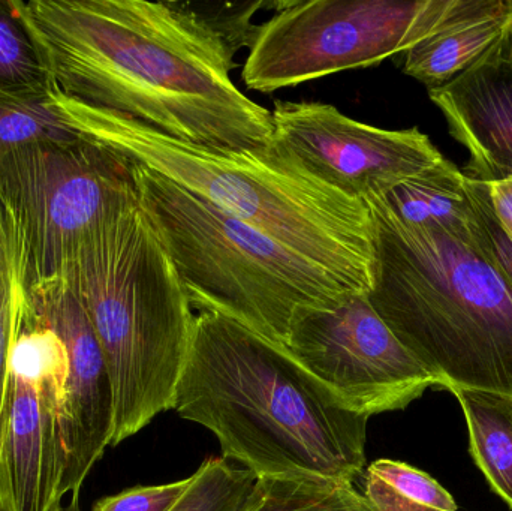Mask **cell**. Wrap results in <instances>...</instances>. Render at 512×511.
Segmentation results:
<instances>
[{
    "mask_svg": "<svg viewBox=\"0 0 512 511\" xmlns=\"http://www.w3.org/2000/svg\"><path fill=\"white\" fill-rule=\"evenodd\" d=\"M51 83L71 98L213 150H265L273 117L234 84L236 48L182 3L14 0Z\"/></svg>",
    "mask_w": 512,
    "mask_h": 511,
    "instance_id": "cell-1",
    "label": "cell"
},
{
    "mask_svg": "<svg viewBox=\"0 0 512 511\" xmlns=\"http://www.w3.org/2000/svg\"><path fill=\"white\" fill-rule=\"evenodd\" d=\"M173 410L209 429L222 459L256 479L354 485L363 474L369 417L349 410L285 345L222 312L195 315Z\"/></svg>",
    "mask_w": 512,
    "mask_h": 511,
    "instance_id": "cell-2",
    "label": "cell"
},
{
    "mask_svg": "<svg viewBox=\"0 0 512 511\" xmlns=\"http://www.w3.org/2000/svg\"><path fill=\"white\" fill-rule=\"evenodd\" d=\"M47 98L75 134L150 168L315 261L355 290L369 293L373 267L369 207L310 176L276 144L248 152L207 149L71 98L51 81Z\"/></svg>",
    "mask_w": 512,
    "mask_h": 511,
    "instance_id": "cell-3",
    "label": "cell"
},
{
    "mask_svg": "<svg viewBox=\"0 0 512 511\" xmlns=\"http://www.w3.org/2000/svg\"><path fill=\"white\" fill-rule=\"evenodd\" d=\"M369 296L441 389L512 395V284L480 246L409 227L376 201Z\"/></svg>",
    "mask_w": 512,
    "mask_h": 511,
    "instance_id": "cell-4",
    "label": "cell"
},
{
    "mask_svg": "<svg viewBox=\"0 0 512 511\" xmlns=\"http://www.w3.org/2000/svg\"><path fill=\"white\" fill-rule=\"evenodd\" d=\"M57 273L104 353L114 393L110 447L119 446L173 410L197 314L141 201L86 234Z\"/></svg>",
    "mask_w": 512,
    "mask_h": 511,
    "instance_id": "cell-5",
    "label": "cell"
},
{
    "mask_svg": "<svg viewBox=\"0 0 512 511\" xmlns=\"http://www.w3.org/2000/svg\"><path fill=\"white\" fill-rule=\"evenodd\" d=\"M135 173L141 207L198 312H222L286 345L301 314L363 293L150 168L135 164Z\"/></svg>",
    "mask_w": 512,
    "mask_h": 511,
    "instance_id": "cell-6",
    "label": "cell"
},
{
    "mask_svg": "<svg viewBox=\"0 0 512 511\" xmlns=\"http://www.w3.org/2000/svg\"><path fill=\"white\" fill-rule=\"evenodd\" d=\"M0 195L23 230L27 282L59 272L86 234L140 204L134 162L78 134L2 156Z\"/></svg>",
    "mask_w": 512,
    "mask_h": 511,
    "instance_id": "cell-7",
    "label": "cell"
},
{
    "mask_svg": "<svg viewBox=\"0 0 512 511\" xmlns=\"http://www.w3.org/2000/svg\"><path fill=\"white\" fill-rule=\"evenodd\" d=\"M439 0L286 2L256 27L246 87L271 93L349 69L379 65L417 44Z\"/></svg>",
    "mask_w": 512,
    "mask_h": 511,
    "instance_id": "cell-8",
    "label": "cell"
},
{
    "mask_svg": "<svg viewBox=\"0 0 512 511\" xmlns=\"http://www.w3.org/2000/svg\"><path fill=\"white\" fill-rule=\"evenodd\" d=\"M8 227L14 344L11 413L0 461V511H60L65 500L62 419L68 359L65 345L30 299L20 224L8 218Z\"/></svg>",
    "mask_w": 512,
    "mask_h": 511,
    "instance_id": "cell-9",
    "label": "cell"
},
{
    "mask_svg": "<svg viewBox=\"0 0 512 511\" xmlns=\"http://www.w3.org/2000/svg\"><path fill=\"white\" fill-rule=\"evenodd\" d=\"M286 350L336 395L366 417L403 410L439 381L396 338L367 293L334 308L304 312L292 324Z\"/></svg>",
    "mask_w": 512,
    "mask_h": 511,
    "instance_id": "cell-10",
    "label": "cell"
},
{
    "mask_svg": "<svg viewBox=\"0 0 512 511\" xmlns=\"http://www.w3.org/2000/svg\"><path fill=\"white\" fill-rule=\"evenodd\" d=\"M271 117L280 150L328 188L361 203L444 159L418 128H376L322 102H276Z\"/></svg>",
    "mask_w": 512,
    "mask_h": 511,
    "instance_id": "cell-11",
    "label": "cell"
},
{
    "mask_svg": "<svg viewBox=\"0 0 512 511\" xmlns=\"http://www.w3.org/2000/svg\"><path fill=\"white\" fill-rule=\"evenodd\" d=\"M41 320L65 345L68 359L62 434L66 453L63 495L81 491L96 462L111 446L114 393L104 353L86 309L60 273L27 282Z\"/></svg>",
    "mask_w": 512,
    "mask_h": 511,
    "instance_id": "cell-12",
    "label": "cell"
},
{
    "mask_svg": "<svg viewBox=\"0 0 512 511\" xmlns=\"http://www.w3.org/2000/svg\"><path fill=\"white\" fill-rule=\"evenodd\" d=\"M429 96L466 147V176L483 183L512 176V62L508 32L474 65Z\"/></svg>",
    "mask_w": 512,
    "mask_h": 511,
    "instance_id": "cell-13",
    "label": "cell"
},
{
    "mask_svg": "<svg viewBox=\"0 0 512 511\" xmlns=\"http://www.w3.org/2000/svg\"><path fill=\"white\" fill-rule=\"evenodd\" d=\"M512 24V0H439L426 35L405 54L403 72L442 86L498 44Z\"/></svg>",
    "mask_w": 512,
    "mask_h": 511,
    "instance_id": "cell-14",
    "label": "cell"
},
{
    "mask_svg": "<svg viewBox=\"0 0 512 511\" xmlns=\"http://www.w3.org/2000/svg\"><path fill=\"white\" fill-rule=\"evenodd\" d=\"M466 180V174L444 158L439 164L397 183L381 197L367 201L381 204L397 221L409 227L445 231L462 242L477 245V219Z\"/></svg>",
    "mask_w": 512,
    "mask_h": 511,
    "instance_id": "cell-15",
    "label": "cell"
},
{
    "mask_svg": "<svg viewBox=\"0 0 512 511\" xmlns=\"http://www.w3.org/2000/svg\"><path fill=\"white\" fill-rule=\"evenodd\" d=\"M450 392L465 413L475 464L512 509V395L460 387Z\"/></svg>",
    "mask_w": 512,
    "mask_h": 511,
    "instance_id": "cell-16",
    "label": "cell"
},
{
    "mask_svg": "<svg viewBox=\"0 0 512 511\" xmlns=\"http://www.w3.org/2000/svg\"><path fill=\"white\" fill-rule=\"evenodd\" d=\"M364 485V497L376 511H457L454 498L435 479L403 462H373Z\"/></svg>",
    "mask_w": 512,
    "mask_h": 511,
    "instance_id": "cell-17",
    "label": "cell"
},
{
    "mask_svg": "<svg viewBox=\"0 0 512 511\" xmlns=\"http://www.w3.org/2000/svg\"><path fill=\"white\" fill-rule=\"evenodd\" d=\"M48 87H0V158L32 144L74 137L48 102Z\"/></svg>",
    "mask_w": 512,
    "mask_h": 511,
    "instance_id": "cell-18",
    "label": "cell"
},
{
    "mask_svg": "<svg viewBox=\"0 0 512 511\" xmlns=\"http://www.w3.org/2000/svg\"><path fill=\"white\" fill-rule=\"evenodd\" d=\"M246 511H376L351 483L258 479Z\"/></svg>",
    "mask_w": 512,
    "mask_h": 511,
    "instance_id": "cell-19",
    "label": "cell"
},
{
    "mask_svg": "<svg viewBox=\"0 0 512 511\" xmlns=\"http://www.w3.org/2000/svg\"><path fill=\"white\" fill-rule=\"evenodd\" d=\"M258 479L221 458H210L192 474L191 488L171 511H246ZM60 511H81L80 492Z\"/></svg>",
    "mask_w": 512,
    "mask_h": 511,
    "instance_id": "cell-20",
    "label": "cell"
},
{
    "mask_svg": "<svg viewBox=\"0 0 512 511\" xmlns=\"http://www.w3.org/2000/svg\"><path fill=\"white\" fill-rule=\"evenodd\" d=\"M44 63L14 0H0V87L47 86Z\"/></svg>",
    "mask_w": 512,
    "mask_h": 511,
    "instance_id": "cell-21",
    "label": "cell"
},
{
    "mask_svg": "<svg viewBox=\"0 0 512 511\" xmlns=\"http://www.w3.org/2000/svg\"><path fill=\"white\" fill-rule=\"evenodd\" d=\"M14 344L11 240L5 201L0 197V461L8 432L12 402L11 357Z\"/></svg>",
    "mask_w": 512,
    "mask_h": 511,
    "instance_id": "cell-22",
    "label": "cell"
},
{
    "mask_svg": "<svg viewBox=\"0 0 512 511\" xmlns=\"http://www.w3.org/2000/svg\"><path fill=\"white\" fill-rule=\"evenodd\" d=\"M468 177V176H466ZM469 197L475 210V242L480 246L483 254L504 273L505 278L512 284V237L502 227L499 219L493 212L487 194L486 183L469 179Z\"/></svg>",
    "mask_w": 512,
    "mask_h": 511,
    "instance_id": "cell-23",
    "label": "cell"
},
{
    "mask_svg": "<svg viewBox=\"0 0 512 511\" xmlns=\"http://www.w3.org/2000/svg\"><path fill=\"white\" fill-rule=\"evenodd\" d=\"M192 476L161 486H141L98 501L92 511H171L191 488Z\"/></svg>",
    "mask_w": 512,
    "mask_h": 511,
    "instance_id": "cell-24",
    "label": "cell"
},
{
    "mask_svg": "<svg viewBox=\"0 0 512 511\" xmlns=\"http://www.w3.org/2000/svg\"><path fill=\"white\" fill-rule=\"evenodd\" d=\"M486 188L496 218L512 237V176L499 182L486 183Z\"/></svg>",
    "mask_w": 512,
    "mask_h": 511,
    "instance_id": "cell-25",
    "label": "cell"
},
{
    "mask_svg": "<svg viewBox=\"0 0 512 511\" xmlns=\"http://www.w3.org/2000/svg\"><path fill=\"white\" fill-rule=\"evenodd\" d=\"M508 47H510V57L512 62V24L510 30H508Z\"/></svg>",
    "mask_w": 512,
    "mask_h": 511,
    "instance_id": "cell-26",
    "label": "cell"
}]
</instances>
